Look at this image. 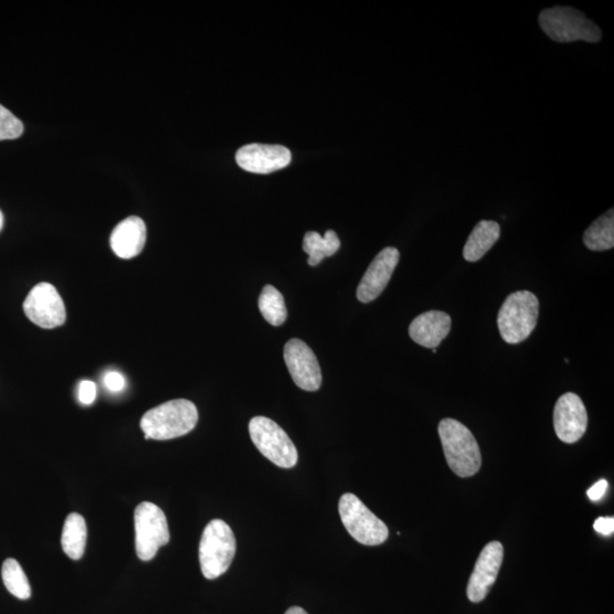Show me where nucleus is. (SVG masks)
<instances>
[{
	"instance_id": "aec40b11",
	"label": "nucleus",
	"mask_w": 614,
	"mask_h": 614,
	"mask_svg": "<svg viewBox=\"0 0 614 614\" xmlns=\"http://www.w3.org/2000/svg\"><path fill=\"white\" fill-rule=\"evenodd\" d=\"M339 247L340 240L333 230H328L325 237L315 231L306 232L304 236L303 250L309 254L311 267H317L323 259L335 255Z\"/></svg>"
},
{
	"instance_id": "1a4fd4ad",
	"label": "nucleus",
	"mask_w": 614,
	"mask_h": 614,
	"mask_svg": "<svg viewBox=\"0 0 614 614\" xmlns=\"http://www.w3.org/2000/svg\"><path fill=\"white\" fill-rule=\"evenodd\" d=\"M24 313L38 327L53 329L64 325L65 305L56 288L41 282L33 287L23 304Z\"/></svg>"
},
{
	"instance_id": "f8f14e48",
	"label": "nucleus",
	"mask_w": 614,
	"mask_h": 614,
	"mask_svg": "<svg viewBox=\"0 0 614 614\" xmlns=\"http://www.w3.org/2000/svg\"><path fill=\"white\" fill-rule=\"evenodd\" d=\"M503 557L504 549L500 542L489 543L481 551L467 588L468 599L472 603L486 599L499 576Z\"/></svg>"
},
{
	"instance_id": "7ed1b4c3",
	"label": "nucleus",
	"mask_w": 614,
	"mask_h": 614,
	"mask_svg": "<svg viewBox=\"0 0 614 614\" xmlns=\"http://www.w3.org/2000/svg\"><path fill=\"white\" fill-rule=\"evenodd\" d=\"M236 550L234 531L223 520H212L205 527L199 544V563L204 577L213 580L226 574L235 559Z\"/></svg>"
},
{
	"instance_id": "0eeeda50",
	"label": "nucleus",
	"mask_w": 614,
	"mask_h": 614,
	"mask_svg": "<svg viewBox=\"0 0 614 614\" xmlns=\"http://www.w3.org/2000/svg\"><path fill=\"white\" fill-rule=\"evenodd\" d=\"M250 435L257 450L276 466L284 469L296 466L297 448L278 423L269 418L255 417L250 422Z\"/></svg>"
},
{
	"instance_id": "f257e3e1",
	"label": "nucleus",
	"mask_w": 614,
	"mask_h": 614,
	"mask_svg": "<svg viewBox=\"0 0 614 614\" xmlns=\"http://www.w3.org/2000/svg\"><path fill=\"white\" fill-rule=\"evenodd\" d=\"M198 422L196 405L188 400H173L149 410L141 418L145 439L169 441L193 431Z\"/></svg>"
},
{
	"instance_id": "4468645a",
	"label": "nucleus",
	"mask_w": 614,
	"mask_h": 614,
	"mask_svg": "<svg viewBox=\"0 0 614 614\" xmlns=\"http://www.w3.org/2000/svg\"><path fill=\"white\" fill-rule=\"evenodd\" d=\"M236 161L245 171L267 174L286 168L292 153L281 145L250 144L239 149Z\"/></svg>"
},
{
	"instance_id": "ddd939ff",
	"label": "nucleus",
	"mask_w": 614,
	"mask_h": 614,
	"mask_svg": "<svg viewBox=\"0 0 614 614\" xmlns=\"http://www.w3.org/2000/svg\"><path fill=\"white\" fill-rule=\"evenodd\" d=\"M400 261V252L395 247L384 248L373 260L358 287V300L362 303H370L384 292L391 281L394 270Z\"/></svg>"
},
{
	"instance_id": "20e7f679",
	"label": "nucleus",
	"mask_w": 614,
	"mask_h": 614,
	"mask_svg": "<svg viewBox=\"0 0 614 614\" xmlns=\"http://www.w3.org/2000/svg\"><path fill=\"white\" fill-rule=\"evenodd\" d=\"M538 298L528 290L512 293L501 306L497 326L505 343L524 342L535 330L538 321Z\"/></svg>"
},
{
	"instance_id": "6e6552de",
	"label": "nucleus",
	"mask_w": 614,
	"mask_h": 614,
	"mask_svg": "<svg viewBox=\"0 0 614 614\" xmlns=\"http://www.w3.org/2000/svg\"><path fill=\"white\" fill-rule=\"evenodd\" d=\"M136 551L141 561H151L170 542L167 517L154 503L143 502L135 511Z\"/></svg>"
},
{
	"instance_id": "f3484780",
	"label": "nucleus",
	"mask_w": 614,
	"mask_h": 614,
	"mask_svg": "<svg viewBox=\"0 0 614 614\" xmlns=\"http://www.w3.org/2000/svg\"><path fill=\"white\" fill-rule=\"evenodd\" d=\"M501 237L500 224L495 221H480L472 230L466 246L463 248L464 260L478 262L483 259L489 250Z\"/></svg>"
},
{
	"instance_id": "c85d7f7f",
	"label": "nucleus",
	"mask_w": 614,
	"mask_h": 614,
	"mask_svg": "<svg viewBox=\"0 0 614 614\" xmlns=\"http://www.w3.org/2000/svg\"><path fill=\"white\" fill-rule=\"evenodd\" d=\"M4 227V214L2 211H0V231H2Z\"/></svg>"
},
{
	"instance_id": "412c9836",
	"label": "nucleus",
	"mask_w": 614,
	"mask_h": 614,
	"mask_svg": "<svg viewBox=\"0 0 614 614\" xmlns=\"http://www.w3.org/2000/svg\"><path fill=\"white\" fill-rule=\"evenodd\" d=\"M259 307L264 319L272 326H282L287 320L288 312L284 296L273 286L267 285L263 288Z\"/></svg>"
},
{
	"instance_id": "9d476101",
	"label": "nucleus",
	"mask_w": 614,
	"mask_h": 614,
	"mask_svg": "<svg viewBox=\"0 0 614 614\" xmlns=\"http://www.w3.org/2000/svg\"><path fill=\"white\" fill-rule=\"evenodd\" d=\"M284 358L296 386L307 392L321 387L322 373L317 356L301 339H290L285 346Z\"/></svg>"
},
{
	"instance_id": "a211bd4d",
	"label": "nucleus",
	"mask_w": 614,
	"mask_h": 614,
	"mask_svg": "<svg viewBox=\"0 0 614 614\" xmlns=\"http://www.w3.org/2000/svg\"><path fill=\"white\" fill-rule=\"evenodd\" d=\"M87 525L79 513H71L66 517L62 531L63 551L72 560L84 557L87 544Z\"/></svg>"
},
{
	"instance_id": "cd10ccee",
	"label": "nucleus",
	"mask_w": 614,
	"mask_h": 614,
	"mask_svg": "<svg viewBox=\"0 0 614 614\" xmlns=\"http://www.w3.org/2000/svg\"><path fill=\"white\" fill-rule=\"evenodd\" d=\"M285 614H307V612L300 607H293L288 609Z\"/></svg>"
},
{
	"instance_id": "f03ea898",
	"label": "nucleus",
	"mask_w": 614,
	"mask_h": 614,
	"mask_svg": "<svg viewBox=\"0 0 614 614\" xmlns=\"http://www.w3.org/2000/svg\"><path fill=\"white\" fill-rule=\"evenodd\" d=\"M445 459L456 476H475L481 467V452L471 431L458 420L444 419L438 426Z\"/></svg>"
},
{
	"instance_id": "a878e982",
	"label": "nucleus",
	"mask_w": 614,
	"mask_h": 614,
	"mask_svg": "<svg viewBox=\"0 0 614 614\" xmlns=\"http://www.w3.org/2000/svg\"><path fill=\"white\" fill-rule=\"evenodd\" d=\"M608 488H609L608 481L605 479H602L600 481H597V483L592 488L588 489L587 495L589 499H591L594 502L600 501L602 497L605 495V493H607Z\"/></svg>"
},
{
	"instance_id": "4be33fe9",
	"label": "nucleus",
	"mask_w": 614,
	"mask_h": 614,
	"mask_svg": "<svg viewBox=\"0 0 614 614\" xmlns=\"http://www.w3.org/2000/svg\"><path fill=\"white\" fill-rule=\"evenodd\" d=\"M2 577L7 591L20 600H28L31 596V586L26 572L15 559H7L3 563Z\"/></svg>"
},
{
	"instance_id": "39448f33",
	"label": "nucleus",
	"mask_w": 614,
	"mask_h": 614,
	"mask_svg": "<svg viewBox=\"0 0 614 614\" xmlns=\"http://www.w3.org/2000/svg\"><path fill=\"white\" fill-rule=\"evenodd\" d=\"M539 26L557 43H574L583 40L586 43H599L602 31L588 20L584 13L576 8L555 6L539 14Z\"/></svg>"
},
{
	"instance_id": "bb28decb",
	"label": "nucleus",
	"mask_w": 614,
	"mask_h": 614,
	"mask_svg": "<svg viewBox=\"0 0 614 614\" xmlns=\"http://www.w3.org/2000/svg\"><path fill=\"white\" fill-rule=\"evenodd\" d=\"M594 529L597 533L604 536H610L614 531V519L613 518H597L594 522Z\"/></svg>"
},
{
	"instance_id": "b1692460",
	"label": "nucleus",
	"mask_w": 614,
	"mask_h": 614,
	"mask_svg": "<svg viewBox=\"0 0 614 614\" xmlns=\"http://www.w3.org/2000/svg\"><path fill=\"white\" fill-rule=\"evenodd\" d=\"M79 402L84 405H91L96 401L97 386L93 381L82 380L79 385Z\"/></svg>"
},
{
	"instance_id": "5701e85b",
	"label": "nucleus",
	"mask_w": 614,
	"mask_h": 614,
	"mask_svg": "<svg viewBox=\"0 0 614 614\" xmlns=\"http://www.w3.org/2000/svg\"><path fill=\"white\" fill-rule=\"evenodd\" d=\"M24 130L20 119L0 105V141L16 139L22 136Z\"/></svg>"
},
{
	"instance_id": "dca6fc26",
	"label": "nucleus",
	"mask_w": 614,
	"mask_h": 614,
	"mask_svg": "<svg viewBox=\"0 0 614 614\" xmlns=\"http://www.w3.org/2000/svg\"><path fill=\"white\" fill-rule=\"evenodd\" d=\"M147 229L143 219L129 217L115 227L111 236V247L120 259H134L144 250Z\"/></svg>"
},
{
	"instance_id": "423d86ee",
	"label": "nucleus",
	"mask_w": 614,
	"mask_h": 614,
	"mask_svg": "<svg viewBox=\"0 0 614 614\" xmlns=\"http://www.w3.org/2000/svg\"><path fill=\"white\" fill-rule=\"evenodd\" d=\"M339 514L350 535L362 545L377 546L387 541L389 530L358 496L347 493L340 497Z\"/></svg>"
},
{
	"instance_id": "393cba45",
	"label": "nucleus",
	"mask_w": 614,
	"mask_h": 614,
	"mask_svg": "<svg viewBox=\"0 0 614 614\" xmlns=\"http://www.w3.org/2000/svg\"><path fill=\"white\" fill-rule=\"evenodd\" d=\"M104 385L112 393H120L126 388V378L118 371H109L104 377Z\"/></svg>"
},
{
	"instance_id": "6ab92c4d",
	"label": "nucleus",
	"mask_w": 614,
	"mask_h": 614,
	"mask_svg": "<svg viewBox=\"0 0 614 614\" xmlns=\"http://www.w3.org/2000/svg\"><path fill=\"white\" fill-rule=\"evenodd\" d=\"M584 244L593 252L609 251L614 246L613 209L595 220L585 231Z\"/></svg>"
},
{
	"instance_id": "9b49d317",
	"label": "nucleus",
	"mask_w": 614,
	"mask_h": 614,
	"mask_svg": "<svg viewBox=\"0 0 614 614\" xmlns=\"http://www.w3.org/2000/svg\"><path fill=\"white\" fill-rule=\"evenodd\" d=\"M555 434L563 443L574 444L586 433L588 416L585 405L578 395H562L554 408Z\"/></svg>"
},
{
	"instance_id": "2eb2a0df",
	"label": "nucleus",
	"mask_w": 614,
	"mask_h": 614,
	"mask_svg": "<svg viewBox=\"0 0 614 614\" xmlns=\"http://www.w3.org/2000/svg\"><path fill=\"white\" fill-rule=\"evenodd\" d=\"M451 327L450 315L441 311H428L412 321L409 334L414 343L436 350L450 334Z\"/></svg>"
}]
</instances>
